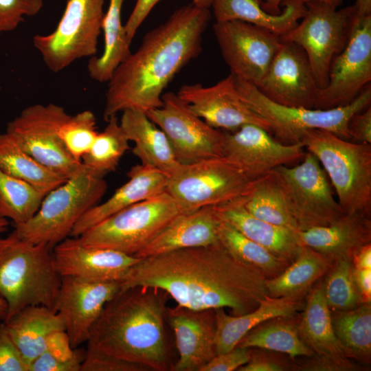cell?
I'll return each instance as SVG.
<instances>
[{"mask_svg": "<svg viewBox=\"0 0 371 371\" xmlns=\"http://www.w3.org/2000/svg\"><path fill=\"white\" fill-rule=\"evenodd\" d=\"M9 221L5 218H0V234L5 232L7 230Z\"/></svg>", "mask_w": 371, "mask_h": 371, "instance_id": "obj_59", "label": "cell"}, {"mask_svg": "<svg viewBox=\"0 0 371 371\" xmlns=\"http://www.w3.org/2000/svg\"><path fill=\"white\" fill-rule=\"evenodd\" d=\"M161 0H137L135 5L124 25V30L128 41H132L138 28L148 16L155 5Z\"/></svg>", "mask_w": 371, "mask_h": 371, "instance_id": "obj_50", "label": "cell"}, {"mask_svg": "<svg viewBox=\"0 0 371 371\" xmlns=\"http://www.w3.org/2000/svg\"><path fill=\"white\" fill-rule=\"evenodd\" d=\"M300 231L332 224L346 213L333 194L327 175L307 151L296 166L271 170Z\"/></svg>", "mask_w": 371, "mask_h": 371, "instance_id": "obj_9", "label": "cell"}, {"mask_svg": "<svg viewBox=\"0 0 371 371\" xmlns=\"http://www.w3.org/2000/svg\"><path fill=\"white\" fill-rule=\"evenodd\" d=\"M166 319L175 336L179 359L171 371H199L216 355L214 309L167 307Z\"/></svg>", "mask_w": 371, "mask_h": 371, "instance_id": "obj_22", "label": "cell"}, {"mask_svg": "<svg viewBox=\"0 0 371 371\" xmlns=\"http://www.w3.org/2000/svg\"><path fill=\"white\" fill-rule=\"evenodd\" d=\"M371 81V14L355 10L349 39L332 60L328 82L319 89L313 109H329L351 103Z\"/></svg>", "mask_w": 371, "mask_h": 371, "instance_id": "obj_13", "label": "cell"}, {"mask_svg": "<svg viewBox=\"0 0 371 371\" xmlns=\"http://www.w3.org/2000/svg\"><path fill=\"white\" fill-rule=\"evenodd\" d=\"M304 3H306L313 1H318L329 4L333 7L337 8L340 6L345 0H300Z\"/></svg>", "mask_w": 371, "mask_h": 371, "instance_id": "obj_57", "label": "cell"}, {"mask_svg": "<svg viewBox=\"0 0 371 371\" xmlns=\"http://www.w3.org/2000/svg\"><path fill=\"white\" fill-rule=\"evenodd\" d=\"M127 176L128 180L110 198L84 214L73 227L69 236L78 237L109 216L166 191L167 176L153 168L137 164L130 169Z\"/></svg>", "mask_w": 371, "mask_h": 371, "instance_id": "obj_24", "label": "cell"}, {"mask_svg": "<svg viewBox=\"0 0 371 371\" xmlns=\"http://www.w3.org/2000/svg\"><path fill=\"white\" fill-rule=\"evenodd\" d=\"M352 260L355 269H371V243L360 248Z\"/></svg>", "mask_w": 371, "mask_h": 371, "instance_id": "obj_53", "label": "cell"}, {"mask_svg": "<svg viewBox=\"0 0 371 371\" xmlns=\"http://www.w3.org/2000/svg\"><path fill=\"white\" fill-rule=\"evenodd\" d=\"M104 130L98 133L81 162L102 176L115 170L124 153L129 149L126 137L117 115L111 117Z\"/></svg>", "mask_w": 371, "mask_h": 371, "instance_id": "obj_40", "label": "cell"}, {"mask_svg": "<svg viewBox=\"0 0 371 371\" xmlns=\"http://www.w3.org/2000/svg\"><path fill=\"white\" fill-rule=\"evenodd\" d=\"M0 89H1V87H0Z\"/></svg>", "mask_w": 371, "mask_h": 371, "instance_id": "obj_60", "label": "cell"}, {"mask_svg": "<svg viewBox=\"0 0 371 371\" xmlns=\"http://www.w3.org/2000/svg\"><path fill=\"white\" fill-rule=\"evenodd\" d=\"M0 371H28L16 346L0 323Z\"/></svg>", "mask_w": 371, "mask_h": 371, "instance_id": "obj_46", "label": "cell"}, {"mask_svg": "<svg viewBox=\"0 0 371 371\" xmlns=\"http://www.w3.org/2000/svg\"><path fill=\"white\" fill-rule=\"evenodd\" d=\"M146 114L165 133L179 164L223 157L224 131L196 115L177 93L163 94L162 105Z\"/></svg>", "mask_w": 371, "mask_h": 371, "instance_id": "obj_15", "label": "cell"}, {"mask_svg": "<svg viewBox=\"0 0 371 371\" xmlns=\"http://www.w3.org/2000/svg\"><path fill=\"white\" fill-rule=\"evenodd\" d=\"M104 176L82 164L64 183L49 192L34 216L14 225L20 238L53 248L70 236L78 220L105 194Z\"/></svg>", "mask_w": 371, "mask_h": 371, "instance_id": "obj_6", "label": "cell"}, {"mask_svg": "<svg viewBox=\"0 0 371 371\" xmlns=\"http://www.w3.org/2000/svg\"><path fill=\"white\" fill-rule=\"evenodd\" d=\"M210 18L209 9L189 4L148 32L107 82L104 120L127 109L147 113L160 107L166 87L201 53Z\"/></svg>", "mask_w": 371, "mask_h": 371, "instance_id": "obj_2", "label": "cell"}, {"mask_svg": "<svg viewBox=\"0 0 371 371\" xmlns=\"http://www.w3.org/2000/svg\"><path fill=\"white\" fill-rule=\"evenodd\" d=\"M124 0H110L104 14L102 31L104 34V49L100 56L89 58L88 74L98 82H107L117 67L131 53L121 12Z\"/></svg>", "mask_w": 371, "mask_h": 371, "instance_id": "obj_33", "label": "cell"}, {"mask_svg": "<svg viewBox=\"0 0 371 371\" xmlns=\"http://www.w3.org/2000/svg\"><path fill=\"white\" fill-rule=\"evenodd\" d=\"M283 363L271 358L263 357L258 353H253L250 350L249 361L240 367L239 371H282L286 370Z\"/></svg>", "mask_w": 371, "mask_h": 371, "instance_id": "obj_51", "label": "cell"}, {"mask_svg": "<svg viewBox=\"0 0 371 371\" xmlns=\"http://www.w3.org/2000/svg\"><path fill=\"white\" fill-rule=\"evenodd\" d=\"M7 313V306L5 301L0 297V320L5 319Z\"/></svg>", "mask_w": 371, "mask_h": 371, "instance_id": "obj_58", "label": "cell"}, {"mask_svg": "<svg viewBox=\"0 0 371 371\" xmlns=\"http://www.w3.org/2000/svg\"><path fill=\"white\" fill-rule=\"evenodd\" d=\"M43 7V0H0V32L14 30L25 17L35 16Z\"/></svg>", "mask_w": 371, "mask_h": 371, "instance_id": "obj_43", "label": "cell"}, {"mask_svg": "<svg viewBox=\"0 0 371 371\" xmlns=\"http://www.w3.org/2000/svg\"><path fill=\"white\" fill-rule=\"evenodd\" d=\"M220 218L213 206L183 212L136 256L144 258L175 250L218 243Z\"/></svg>", "mask_w": 371, "mask_h": 371, "instance_id": "obj_23", "label": "cell"}, {"mask_svg": "<svg viewBox=\"0 0 371 371\" xmlns=\"http://www.w3.org/2000/svg\"><path fill=\"white\" fill-rule=\"evenodd\" d=\"M350 140L371 144V106L355 113L348 122Z\"/></svg>", "mask_w": 371, "mask_h": 371, "instance_id": "obj_49", "label": "cell"}, {"mask_svg": "<svg viewBox=\"0 0 371 371\" xmlns=\"http://www.w3.org/2000/svg\"><path fill=\"white\" fill-rule=\"evenodd\" d=\"M282 41L267 72L256 87L277 104L313 109L319 88L308 58L297 45Z\"/></svg>", "mask_w": 371, "mask_h": 371, "instance_id": "obj_18", "label": "cell"}, {"mask_svg": "<svg viewBox=\"0 0 371 371\" xmlns=\"http://www.w3.org/2000/svg\"><path fill=\"white\" fill-rule=\"evenodd\" d=\"M300 143L330 178L347 214L371 215V144L344 139L322 129L308 130Z\"/></svg>", "mask_w": 371, "mask_h": 371, "instance_id": "obj_5", "label": "cell"}, {"mask_svg": "<svg viewBox=\"0 0 371 371\" xmlns=\"http://www.w3.org/2000/svg\"><path fill=\"white\" fill-rule=\"evenodd\" d=\"M0 169L46 193L67 179L36 160L6 131L0 133Z\"/></svg>", "mask_w": 371, "mask_h": 371, "instance_id": "obj_35", "label": "cell"}, {"mask_svg": "<svg viewBox=\"0 0 371 371\" xmlns=\"http://www.w3.org/2000/svg\"><path fill=\"white\" fill-rule=\"evenodd\" d=\"M267 279L218 242L140 258L120 285L121 289L154 287L179 306L196 310L227 308L233 315H241L269 295Z\"/></svg>", "mask_w": 371, "mask_h": 371, "instance_id": "obj_1", "label": "cell"}, {"mask_svg": "<svg viewBox=\"0 0 371 371\" xmlns=\"http://www.w3.org/2000/svg\"><path fill=\"white\" fill-rule=\"evenodd\" d=\"M335 335L346 356L361 363L371 359V302L355 308L330 311Z\"/></svg>", "mask_w": 371, "mask_h": 371, "instance_id": "obj_36", "label": "cell"}, {"mask_svg": "<svg viewBox=\"0 0 371 371\" xmlns=\"http://www.w3.org/2000/svg\"><path fill=\"white\" fill-rule=\"evenodd\" d=\"M59 275L95 282H121L140 258L106 248L83 244L69 236L52 248Z\"/></svg>", "mask_w": 371, "mask_h": 371, "instance_id": "obj_21", "label": "cell"}, {"mask_svg": "<svg viewBox=\"0 0 371 371\" xmlns=\"http://www.w3.org/2000/svg\"><path fill=\"white\" fill-rule=\"evenodd\" d=\"M299 243L333 260H352L363 246L371 243L370 216L353 214L340 217L332 224L297 231Z\"/></svg>", "mask_w": 371, "mask_h": 371, "instance_id": "obj_25", "label": "cell"}, {"mask_svg": "<svg viewBox=\"0 0 371 371\" xmlns=\"http://www.w3.org/2000/svg\"><path fill=\"white\" fill-rule=\"evenodd\" d=\"M120 124L128 141L134 143L132 152L142 165L157 169L167 177L179 166L165 133L146 113L125 110Z\"/></svg>", "mask_w": 371, "mask_h": 371, "instance_id": "obj_28", "label": "cell"}, {"mask_svg": "<svg viewBox=\"0 0 371 371\" xmlns=\"http://www.w3.org/2000/svg\"><path fill=\"white\" fill-rule=\"evenodd\" d=\"M262 0H213L216 22L241 21L265 28L282 36L294 28L305 15L306 8L300 0H282V11L271 14L261 7Z\"/></svg>", "mask_w": 371, "mask_h": 371, "instance_id": "obj_30", "label": "cell"}, {"mask_svg": "<svg viewBox=\"0 0 371 371\" xmlns=\"http://www.w3.org/2000/svg\"><path fill=\"white\" fill-rule=\"evenodd\" d=\"M354 7L359 14H371V0H355Z\"/></svg>", "mask_w": 371, "mask_h": 371, "instance_id": "obj_55", "label": "cell"}, {"mask_svg": "<svg viewBox=\"0 0 371 371\" xmlns=\"http://www.w3.org/2000/svg\"><path fill=\"white\" fill-rule=\"evenodd\" d=\"M212 1L213 0H192V4L198 8L209 9L212 5Z\"/></svg>", "mask_w": 371, "mask_h": 371, "instance_id": "obj_56", "label": "cell"}, {"mask_svg": "<svg viewBox=\"0 0 371 371\" xmlns=\"http://www.w3.org/2000/svg\"><path fill=\"white\" fill-rule=\"evenodd\" d=\"M3 323L28 368L45 350L49 335L65 330L57 312L44 306H27Z\"/></svg>", "mask_w": 371, "mask_h": 371, "instance_id": "obj_29", "label": "cell"}, {"mask_svg": "<svg viewBox=\"0 0 371 371\" xmlns=\"http://www.w3.org/2000/svg\"><path fill=\"white\" fill-rule=\"evenodd\" d=\"M293 317H276L259 324L237 346L269 350L286 354L292 359L312 357L314 352L301 340Z\"/></svg>", "mask_w": 371, "mask_h": 371, "instance_id": "obj_37", "label": "cell"}, {"mask_svg": "<svg viewBox=\"0 0 371 371\" xmlns=\"http://www.w3.org/2000/svg\"><path fill=\"white\" fill-rule=\"evenodd\" d=\"M219 218L227 221L245 236L269 250L275 256L291 262L301 245L297 231L260 220L243 207L238 197L213 206Z\"/></svg>", "mask_w": 371, "mask_h": 371, "instance_id": "obj_27", "label": "cell"}, {"mask_svg": "<svg viewBox=\"0 0 371 371\" xmlns=\"http://www.w3.org/2000/svg\"><path fill=\"white\" fill-rule=\"evenodd\" d=\"M98 133L95 117L89 110L70 115L59 129V136L66 150L80 162L92 146Z\"/></svg>", "mask_w": 371, "mask_h": 371, "instance_id": "obj_42", "label": "cell"}, {"mask_svg": "<svg viewBox=\"0 0 371 371\" xmlns=\"http://www.w3.org/2000/svg\"><path fill=\"white\" fill-rule=\"evenodd\" d=\"M302 306L300 300L267 295L256 308L241 315H228L223 308L214 309L216 355L236 347L246 334L259 324L276 317H295Z\"/></svg>", "mask_w": 371, "mask_h": 371, "instance_id": "obj_26", "label": "cell"}, {"mask_svg": "<svg viewBox=\"0 0 371 371\" xmlns=\"http://www.w3.org/2000/svg\"><path fill=\"white\" fill-rule=\"evenodd\" d=\"M354 278L363 303L371 302V269H355Z\"/></svg>", "mask_w": 371, "mask_h": 371, "instance_id": "obj_52", "label": "cell"}, {"mask_svg": "<svg viewBox=\"0 0 371 371\" xmlns=\"http://www.w3.org/2000/svg\"><path fill=\"white\" fill-rule=\"evenodd\" d=\"M219 242L237 259L262 272L267 278L282 273L289 262L249 239L227 221L220 218Z\"/></svg>", "mask_w": 371, "mask_h": 371, "instance_id": "obj_38", "label": "cell"}, {"mask_svg": "<svg viewBox=\"0 0 371 371\" xmlns=\"http://www.w3.org/2000/svg\"><path fill=\"white\" fill-rule=\"evenodd\" d=\"M104 3V0H67L56 29L34 36L33 45L49 70L57 73L77 60L95 56Z\"/></svg>", "mask_w": 371, "mask_h": 371, "instance_id": "obj_10", "label": "cell"}, {"mask_svg": "<svg viewBox=\"0 0 371 371\" xmlns=\"http://www.w3.org/2000/svg\"><path fill=\"white\" fill-rule=\"evenodd\" d=\"M213 30L231 74L257 85L282 45L280 36L241 21L216 22Z\"/></svg>", "mask_w": 371, "mask_h": 371, "instance_id": "obj_16", "label": "cell"}, {"mask_svg": "<svg viewBox=\"0 0 371 371\" xmlns=\"http://www.w3.org/2000/svg\"><path fill=\"white\" fill-rule=\"evenodd\" d=\"M333 260L306 246L279 275L267 278L269 295L300 300L330 269Z\"/></svg>", "mask_w": 371, "mask_h": 371, "instance_id": "obj_32", "label": "cell"}, {"mask_svg": "<svg viewBox=\"0 0 371 371\" xmlns=\"http://www.w3.org/2000/svg\"><path fill=\"white\" fill-rule=\"evenodd\" d=\"M282 0H264L261 1V7L271 14H278L281 12L280 5Z\"/></svg>", "mask_w": 371, "mask_h": 371, "instance_id": "obj_54", "label": "cell"}, {"mask_svg": "<svg viewBox=\"0 0 371 371\" xmlns=\"http://www.w3.org/2000/svg\"><path fill=\"white\" fill-rule=\"evenodd\" d=\"M82 359L63 360L45 350L32 361L28 371H80Z\"/></svg>", "mask_w": 371, "mask_h": 371, "instance_id": "obj_48", "label": "cell"}, {"mask_svg": "<svg viewBox=\"0 0 371 371\" xmlns=\"http://www.w3.org/2000/svg\"><path fill=\"white\" fill-rule=\"evenodd\" d=\"M297 368L302 370L312 371H348L359 368L350 359L346 357H332L316 355L310 357Z\"/></svg>", "mask_w": 371, "mask_h": 371, "instance_id": "obj_47", "label": "cell"}, {"mask_svg": "<svg viewBox=\"0 0 371 371\" xmlns=\"http://www.w3.org/2000/svg\"><path fill=\"white\" fill-rule=\"evenodd\" d=\"M61 283L52 248L18 237L0 238V297L7 306L4 321L30 306L54 310Z\"/></svg>", "mask_w": 371, "mask_h": 371, "instance_id": "obj_4", "label": "cell"}, {"mask_svg": "<svg viewBox=\"0 0 371 371\" xmlns=\"http://www.w3.org/2000/svg\"><path fill=\"white\" fill-rule=\"evenodd\" d=\"M234 76L240 98L267 122L276 139L284 144L300 143L305 132L311 129L325 130L350 140L348 131L350 118L371 102L369 84L351 103L345 106L329 109L287 106L271 101L254 85Z\"/></svg>", "mask_w": 371, "mask_h": 371, "instance_id": "obj_7", "label": "cell"}, {"mask_svg": "<svg viewBox=\"0 0 371 371\" xmlns=\"http://www.w3.org/2000/svg\"><path fill=\"white\" fill-rule=\"evenodd\" d=\"M304 149L301 143L282 144L262 127L247 124L232 132L224 131L222 156L252 181L278 166L301 161Z\"/></svg>", "mask_w": 371, "mask_h": 371, "instance_id": "obj_17", "label": "cell"}, {"mask_svg": "<svg viewBox=\"0 0 371 371\" xmlns=\"http://www.w3.org/2000/svg\"><path fill=\"white\" fill-rule=\"evenodd\" d=\"M305 5L306 11L302 21L280 38L304 50L321 89L327 85L333 59L348 43L355 8L352 5L337 10L318 1Z\"/></svg>", "mask_w": 371, "mask_h": 371, "instance_id": "obj_12", "label": "cell"}, {"mask_svg": "<svg viewBox=\"0 0 371 371\" xmlns=\"http://www.w3.org/2000/svg\"><path fill=\"white\" fill-rule=\"evenodd\" d=\"M238 199L254 216L275 225L298 231L297 224L289 212L280 187L271 171L250 181Z\"/></svg>", "mask_w": 371, "mask_h": 371, "instance_id": "obj_34", "label": "cell"}, {"mask_svg": "<svg viewBox=\"0 0 371 371\" xmlns=\"http://www.w3.org/2000/svg\"><path fill=\"white\" fill-rule=\"evenodd\" d=\"M47 193L0 169V218L14 225L32 218Z\"/></svg>", "mask_w": 371, "mask_h": 371, "instance_id": "obj_39", "label": "cell"}, {"mask_svg": "<svg viewBox=\"0 0 371 371\" xmlns=\"http://www.w3.org/2000/svg\"><path fill=\"white\" fill-rule=\"evenodd\" d=\"M181 212L164 191L109 216L78 238L87 245L135 256Z\"/></svg>", "mask_w": 371, "mask_h": 371, "instance_id": "obj_8", "label": "cell"}, {"mask_svg": "<svg viewBox=\"0 0 371 371\" xmlns=\"http://www.w3.org/2000/svg\"><path fill=\"white\" fill-rule=\"evenodd\" d=\"M69 116L58 104H36L9 122L6 132L36 160L68 179L82 165L68 153L59 136L61 125Z\"/></svg>", "mask_w": 371, "mask_h": 371, "instance_id": "obj_14", "label": "cell"}, {"mask_svg": "<svg viewBox=\"0 0 371 371\" xmlns=\"http://www.w3.org/2000/svg\"><path fill=\"white\" fill-rule=\"evenodd\" d=\"M177 95L196 115L216 128L232 132L254 124L270 133L267 122L240 98L231 73L212 86L185 85Z\"/></svg>", "mask_w": 371, "mask_h": 371, "instance_id": "obj_20", "label": "cell"}, {"mask_svg": "<svg viewBox=\"0 0 371 371\" xmlns=\"http://www.w3.org/2000/svg\"><path fill=\"white\" fill-rule=\"evenodd\" d=\"M167 297L165 291L150 286L120 289L93 324L87 346L149 370L171 371Z\"/></svg>", "mask_w": 371, "mask_h": 371, "instance_id": "obj_3", "label": "cell"}, {"mask_svg": "<svg viewBox=\"0 0 371 371\" xmlns=\"http://www.w3.org/2000/svg\"><path fill=\"white\" fill-rule=\"evenodd\" d=\"M121 289L120 282H95L61 277L54 311L62 319L71 346L87 342L105 304Z\"/></svg>", "mask_w": 371, "mask_h": 371, "instance_id": "obj_19", "label": "cell"}, {"mask_svg": "<svg viewBox=\"0 0 371 371\" xmlns=\"http://www.w3.org/2000/svg\"><path fill=\"white\" fill-rule=\"evenodd\" d=\"M304 308L297 323L301 340L314 355L347 357L333 328L330 310L323 292V281L311 289Z\"/></svg>", "mask_w": 371, "mask_h": 371, "instance_id": "obj_31", "label": "cell"}, {"mask_svg": "<svg viewBox=\"0 0 371 371\" xmlns=\"http://www.w3.org/2000/svg\"><path fill=\"white\" fill-rule=\"evenodd\" d=\"M326 275L323 292L330 311L350 310L363 304L355 281L351 259L340 258L334 260Z\"/></svg>", "mask_w": 371, "mask_h": 371, "instance_id": "obj_41", "label": "cell"}, {"mask_svg": "<svg viewBox=\"0 0 371 371\" xmlns=\"http://www.w3.org/2000/svg\"><path fill=\"white\" fill-rule=\"evenodd\" d=\"M250 359V348L236 346L216 355L201 368L199 371H233L246 364Z\"/></svg>", "mask_w": 371, "mask_h": 371, "instance_id": "obj_45", "label": "cell"}, {"mask_svg": "<svg viewBox=\"0 0 371 371\" xmlns=\"http://www.w3.org/2000/svg\"><path fill=\"white\" fill-rule=\"evenodd\" d=\"M146 366L87 346L80 371H146Z\"/></svg>", "mask_w": 371, "mask_h": 371, "instance_id": "obj_44", "label": "cell"}, {"mask_svg": "<svg viewBox=\"0 0 371 371\" xmlns=\"http://www.w3.org/2000/svg\"><path fill=\"white\" fill-rule=\"evenodd\" d=\"M250 180L223 157L180 164L167 177L166 191L182 212L216 206L241 196Z\"/></svg>", "mask_w": 371, "mask_h": 371, "instance_id": "obj_11", "label": "cell"}]
</instances>
